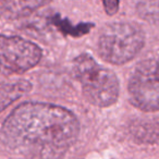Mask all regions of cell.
Here are the masks:
<instances>
[{"label": "cell", "instance_id": "cell-5", "mask_svg": "<svg viewBox=\"0 0 159 159\" xmlns=\"http://www.w3.org/2000/svg\"><path fill=\"white\" fill-rule=\"evenodd\" d=\"M42 58V50L34 43L19 36L0 35V66L21 73L34 68Z\"/></svg>", "mask_w": 159, "mask_h": 159}, {"label": "cell", "instance_id": "cell-8", "mask_svg": "<svg viewBox=\"0 0 159 159\" xmlns=\"http://www.w3.org/2000/svg\"><path fill=\"white\" fill-rule=\"evenodd\" d=\"M137 11L149 22H159V0H142L137 6Z\"/></svg>", "mask_w": 159, "mask_h": 159}, {"label": "cell", "instance_id": "cell-4", "mask_svg": "<svg viewBox=\"0 0 159 159\" xmlns=\"http://www.w3.org/2000/svg\"><path fill=\"white\" fill-rule=\"evenodd\" d=\"M130 99L144 111L159 110V59L139 63L129 83Z\"/></svg>", "mask_w": 159, "mask_h": 159}, {"label": "cell", "instance_id": "cell-2", "mask_svg": "<svg viewBox=\"0 0 159 159\" xmlns=\"http://www.w3.org/2000/svg\"><path fill=\"white\" fill-rule=\"evenodd\" d=\"M73 70L81 82L83 94L91 104L108 107L119 96V81L109 69L100 66L91 56L81 55L74 60Z\"/></svg>", "mask_w": 159, "mask_h": 159}, {"label": "cell", "instance_id": "cell-7", "mask_svg": "<svg viewBox=\"0 0 159 159\" xmlns=\"http://www.w3.org/2000/svg\"><path fill=\"white\" fill-rule=\"evenodd\" d=\"M31 89V84L27 81H18L13 83L0 84V112L16 102Z\"/></svg>", "mask_w": 159, "mask_h": 159}, {"label": "cell", "instance_id": "cell-9", "mask_svg": "<svg viewBox=\"0 0 159 159\" xmlns=\"http://www.w3.org/2000/svg\"><path fill=\"white\" fill-rule=\"evenodd\" d=\"M106 12L109 16H113L119 9V0H102Z\"/></svg>", "mask_w": 159, "mask_h": 159}, {"label": "cell", "instance_id": "cell-3", "mask_svg": "<svg viewBox=\"0 0 159 159\" xmlns=\"http://www.w3.org/2000/svg\"><path fill=\"white\" fill-rule=\"evenodd\" d=\"M144 45V33L130 23H113L102 30L98 51L107 62L122 64L132 60Z\"/></svg>", "mask_w": 159, "mask_h": 159}, {"label": "cell", "instance_id": "cell-6", "mask_svg": "<svg viewBox=\"0 0 159 159\" xmlns=\"http://www.w3.org/2000/svg\"><path fill=\"white\" fill-rule=\"evenodd\" d=\"M50 0H0V13L7 19L26 16Z\"/></svg>", "mask_w": 159, "mask_h": 159}, {"label": "cell", "instance_id": "cell-1", "mask_svg": "<svg viewBox=\"0 0 159 159\" xmlns=\"http://www.w3.org/2000/svg\"><path fill=\"white\" fill-rule=\"evenodd\" d=\"M79 132V121L71 111L44 102L20 105L2 126L7 145L34 159L61 157L76 141Z\"/></svg>", "mask_w": 159, "mask_h": 159}]
</instances>
